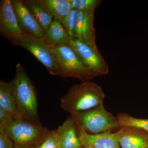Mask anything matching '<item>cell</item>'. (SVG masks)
Here are the masks:
<instances>
[{"instance_id": "obj_1", "label": "cell", "mask_w": 148, "mask_h": 148, "mask_svg": "<svg viewBox=\"0 0 148 148\" xmlns=\"http://www.w3.org/2000/svg\"><path fill=\"white\" fill-rule=\"evenodd\" d=\"M10 83L19 117L33 123L42 125L38 115V103L34 87L24 67L20 64L16 65L15 76Z\"/></svg>"}, {"instance_id": "obj_2", "label": "cell", "mask_w": 148, "mask_h": 148, "mask_svg": "<svg viewBox=\"0 0 148 148\" xmlns=\"http://www.w3.org/2000/svg\"><path fill=\"white\" fill-rule=\"evenodd\" d=\"M105 97L101 86L91 81L86 82L70 88L60 100V106L71 114L103 104Z\"/></svg>"}, {"instance_id": "obj_3", "label": "cell", "mask_w": 148, "mask_h": 148, "mask_svg": "<svg viewBox=\"0 0 148 148\" xmlns=\"http://www.w3.org/2000/svg\"><path fill=\"white\" fill-rule=\"evenodd\" d=\"M0 125L15 145L24 147H36L42 143L49 131L47 127L20 117H10Z\"/></svg>"}, {"instance_id": "obj_4", "label": "cell", "mask_w": 148, "mask_h": 148, "mask_svg": "<svg viewBox=\"0 0 148 148\" xmlns=\"http://www.w3.org/2000/svg\"><path fill=\"white\" fill-rule=\"evenodd\" d=\"M62 77L77 79L82 82L91 81L97 75L85 66L75 51L68 44L50 47Z\"/></svg>"}, {"instance_id": "obj_5", "label": "cell", "mask_w": 148, "mask_h": 148, "mask_svg": "<svg viewBox=\"0 0 148 148\" xmlns=\"http://www.w3.org/2000/svg\"><path fill=\"white\" fill-rule=\"evenodd\" d=\"M77 127L90 134L111 131L121 127L117 116L105 109L103 104L83 112L71 114Z\"/></svg>"}, {"instance_id": "obj_6", "label": "cell", "mask_w": 148, "mask_h": 148, "mask_svg": "<svg viewBox=\"0 0 148 148\" xmlns=\"http://www.w3.org/2000/svg\"><path fill=\"white\" fill-rule=\"evenodd\" d=\"M45 36L39 37L23 34L19 38L16 46L24 48L32 53L47 69L51 75L59 76L60 71L58 65Z\"/></svg>"}, {"instance_id": "obj_7", "label": "cell", "mask_w": 148, "mask_h": 148, "mask_svg": "<svg viewBox=\"0 0 148 148\" xmlns=\"http://www.w3.org/2000/svg\"><path fill=\"white\" fill-rule=\"evenodd\" d=\"M68 45L75 51L85 66L97 76L108 74L109 66L98 50L76 38L71 39Z\"/></svg>"}, {"instance_id": "obj_8", "label": "cell", "mask_w": 148, "mask_h": 148, "mask_svg": "<svg viewBox=\"0 0 148 148\" xmlns=\"http://www.w3.org/2000/svg\"><path fill=\"white\" fill-rule=\"evenodd\" d=\"M0 33L15 46L23 34L11 0H2L0 2Z\"/></svg>"}, {"instance_id": "obj_9", "label": "cell", "mask_w": 148, "mask_h": 148, "mask_svg": "<svg viewBox=\"0 0 148 148\" xmlns=\"http://www.w3.org/2000/svg\"><path fill=\"white\" fill-rule=\"evenodd\" d=\"M94 12L95 11L77 10L74 35L75 38L90 46L94 49L98 50L95 42Z\"/></svg>"}, {"instance_id": "obj_10", "label": "cell", "mask_w": 148, "mask_h": 148, "mask_svg": "<svg viewBox=\"0 0 148 148\" xmlns=\"http://www.w3.org/2000/svg\"><path fill=\"white\" fill-rule=\"evenodd\" d=\"M77 129L80 144L84 148H121L116 132L90 134L79 127Z\"/></svg>"}, {"instance_id": "obj_11", "label": "cell", "mask_w": 148, "mask_h": 148, "mask_svg": "<svg viewBox=\"0 0 148 148\" xmlns=\"http://www.w3.org/2000/svg\"><path fill=\"white\" fill-rule=\"evenodd\" d=\"M11 1L18 25L23 34H29L39 37H44V33L23 1Z\"/></svg>"}, {"instance_id": "obj_12", "label": "cell", "mask_w": 148, "mask_h": 148, "mask_svg": "<svg viewBox=\"0 0 148 148\" xmlns=\"http://www.w3.org/2000/svg\"><path fill=\"white\" fill-rule=\"evenodd\" d=\"M116 132L121 148H148V132L145 130L122 126Z\"/></svg>"}, {"instance_id": "obj_13", "label": "cell", "mask_w": 148, "mask_h": 148, "mask_svg": "<svg viewBox=\"0 0 148 148\" xmlns=\"http://www.w3.org/2000/svg\"><path fill=\"white\" fill-rule=\"evenodd\" d=\"M56 130L61 148H79L81 147L77 133V126L71 116H68Z\"/></svg>"}, {"instance_id": "obj_14", "label": "cell", "mask_w": 148, "mask_h": 148, "mask_svg": "<svg viewBox=\"0 0 148 148\" xmlns=\"http://www.w3.org/2000/svg\"><path fill=\"white\" fill-rule=\"evenodd\" d=\"M23 1L45 35L53 21V16L40 4L38 0H27Z\"/></svg>"}, {"instance_id": "obj_15", "label": "cell", "mask_w": 148, "mask_h": 148, "mask_svg": "<svg viewBox=\"0 0 148 148\" xmlns=\"http://www.w3.org/2000/svg\"><path fill=\"white\" fill-rule=\"evenodd\" d=\"M0 108L6 111L12 117H20L10 82H0Z\"/></svg>"}, {"instance_id": "obj_16", "label": "cell", "mask_w": 148, "mask_h": 148, "mask_svg": "<svg viewBox=\"0 0 148 148\" xmlns=\"http://www.w3.org/2000/svg\"><path fill=\"white\" fill-rule=\"evenodd\" d=\"M45 38L50 47L68 44L71 40L61 22L55 18L45 35Z\"/></svg>"}, {"instance_id": "obj_17", "label": "cell", "mask_w": 148, "mask_h": 148, "mask_svg": "<svg viewBox=\"0 0 148 148\" xmlns=\"http://www.w3.org/2000/svg\"><path fill=\"white\" fill-rule=\"evenodd\" d=\"M54 18L61 21L73 9L70 0H38Z\"/></svg>"}, {"instance_id": "obj_18", "label": "cell", "mask_w": 148, "mask_h": 148, "mask_svg": "<svg viewBox=\"0 0 148 148\" xmlns=\"http://www.w3.org/2000/svg\"><path fill=\"white\" fill-rule=\"evenodd\" d=\"M117 117L121 126L138 127L148 132V119L136 118L128 114L123 113L119 114Z\"/></svg>"}, {"instance_id": "obj_19", "label": "cell", "mask_w": 148, "mask_h": 148, "mask_svg": "<svg viewBox=\"0 0 148 148\" xmlns=\"http://www.w3.org/2000/svg\"><path fill=\"white\" fill-rule=\"evenodd\" d=\"M73 9L81 11H95L101 5L102 0H70Z\"/></svg>"}, {"instance_id": "obj_20", "label": "cell", "mask_w": 148, "mask_h": 148, "mask_svg": "<svg viewBox=\"0 0 148 148\" xmlns=\"http://www.w3.org/2000/svg\"><path fill=\"white\" fill-rule=\"evenodd\" d=\"M77 13V10L73 9L71 11L60 21L71 39L75 38L74 32Z\"/></svg>"}, {"instance_id": "obj_21", "label": "cell", "mask_w": 148, "mask_h": 148, "mask_svg": "<svg viewBox=\"0 0 148 148\" xmlns=\"http://www.w3.org/2000/svg\"><path fill=\"white\" fill-rule=\"evenodd\" d=\"M34 148H61L60 139L56 130H49L42 143Z\"/></svg>"}, {"instance_id": "obj_22", "label": "cell", "mask_w": 148, "mask_h": 148, "mask_svg": "<svg viewBox=\"0 0 148 148\" xmlns=\"http://www.w3.org/2000/svg\"><path fill=\"white\" fill-rule=\"evenodd\" d=\"M14 146L12 140L0 125V148H14Z\"/></svg>"}, {"instance_id": "obj_23", "label": "cell", "mask_w": 148, "mask_h": 148, "mask_svg": "<svg viewBox=\"0 0 148 148\" xmlns=\"http://www.w3.org/2000/svg\"><path fill=\"white\" fill-rule=\"evenodd\" d=\"M10 117V115L6 111L0 108V124L5 122Z\"/></svg>"}, {"instance_id": "obj_24", "label": "cell", "mask_w": 148, "mask_h": 148, "mask_svg": "<svg viewBox=\"0 0 148 148\" xmlns=\"http://www.w3.org/2000/svg\"><path fill=\"white\" fill-rule=\"evenodd\" d=\"M14 148H28V147H20V146H18L16 145H15Z\"/></svg>"}, {"instance_id": "obj_25", "label": "cell", "mask_w": 148, "mask_h": 148, "mask_svg": "<svg viewBox=\"0 0 148 148\" xmlns=\"http://www.w3.org/2000/svg\"><path fill=\"white\" fill-rule=\"evenodd\" d=\"M79 148H84L83 147H80Z\"/></svg>"}]
</instances>
